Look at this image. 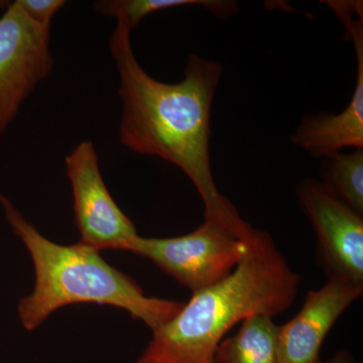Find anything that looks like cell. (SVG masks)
I'll return each mask as SVG.
<instances>
[{"mask_svg": "<svg viewBox=\"0 0 363 363\" xmlns=\"http://www.w3.org/2000/svg\"><path fill=\"white\" fill-rule=\"evenodd\" d=\"M321 175L324 185L363 215V149L324 157Z\"/></svg>", "mask_w": 363, "mask_h": 363, "instance_id": "12", "label": "cell"}, {"mask_svg": "<svg viewBox=\"0 0 363 363\" xmlns=\"http://www.w3.org/2000/svg\"><path fill=\"white\" fill-rule=\"evenodd\" d=\"M4 6L0 16V135L54 67L51 26L35 23L16 1L6 2Z\"/></svg>", "mask_w": 363, "mask_h": 363, "instance_id": "5", "label": "cell"}, {"mask_svg": "<svg viewBox=\"0 0 363 363\" xmlns=\"http://www.w3.org/2000/svg\"><path fill=\"white\" fill-rule=\"evenodd\" d=\"M362 294L363 284L341 279H328L319 290L309 291L297 315L279 326V363L321 362L325 338Z\"/></svg>", "mask_w": 363, "mask_h": 363, "instance_id": "9", "label": "cell"}, {"mask_svg": "<svg viewBox=\"0 0 363 363\" xmlns=\"http://www.w3.org/2000/svg\"><path fill=\"white\" fill-rule=\"evenodd\" d=\"M320 363H357L354 358L350 352L345 350L338 351L333 357L330 359L326 360V362H321Z\"/></svg>", "mask_w": 363, "mask_h": 363, "instance_id": "14", "label": "cell"}, {"mask_svg": "<svg viewBox=\"0 0 363 363\" xmlns=\"http://www.w3.org/2000/svg\"><path fill=\"white\" fill-rule=\"evenodd\" d=\"M279 326L267 315H252L240 330L225 337L215 351L216 363H279Z\"/></svg>", "mask_w": 363, "mask_h": 363, "instance_id": "10", "label": "cell"}, {"mask_svg": "<svg viewBox=\"0 0 363 363\" xmlns=\"http://www.w3.org/2000/svg\"><path fill=\"white\" fill-rule=\"evenodd\" d=\"M130 33L117 21L109 43L121 82V143L138 154L161 157L178 167L197 189L205 220L226 229L238 240H250L255 228L219 192L210 162L211 107L222 66L191 54L183 80L174 84L161 82L138 63Z\"/></svg>", "mask_w": 363, "mask_h": 363, "instance_id": "1", "label": "cell"}, {"mask_svg": "<svg viewBox=\"0 0 363 363\" xmlns=\"http://www.w3.org/2000/svg\"><path fill=\"white\" fill-rule=\"evenodd\" d=\"M26 16L38 25L51 26L52 18L66 2L64 0H16Z\"/></svg>", "mask_w": 363, "mask_h": 363, "instance_id": "13", "label": "cell"}, {"mask_svg": "<svg viewBox=\"0 0 363 363\" xmlns=\"http://www.w3.org/2000/svg\"><path fill=\"white\" fill-rule=\"evenodd\" d=\"M296 195L316 234L318 262L328 279L363 284V215L313 178L301 181Z\"/></svg>", "mask_w": 363, "mask_h": 363, "instance_id": "6", "label": "cell"}, {"mask_svg": "<svg viewBox=\"0 0 363 363\" xmlns=\"http://www.w3.org/2000/svg\"><path fill=\"white\" fill-rule=\"evenodd\" d=\"M80 242L94 250H123L138 235L105 186L94 143L83 140L65 159Z\"/></svg>", "mask_w": 363, "mask_h": 363, "instance_id": "7", "label": "cell"}, {"mask_svg": "<svg viewBox=\"0 0 363 363\" xmlns=\"http://www.w3.org/2000/svg\"><path fill=\"white\" fill-rule=\"evenodd\" d=\"M247 241L238 240L226 229L204 221L193 233L178 238L136 236L123 252L150 260L162 272L192 293L227 278L240 264Z\"/></svg>", "mask_w": 363, "mask_h": 363, "instance_id": "4", "label": "cell"}, {"mask_svg": "<svg viewBox=\"0 0 363 363\" xmlns=\"http://www.w3.org/2000/svg\"><path fill=\"white\" fill-rule=\"evenodd\" d=\"M330 9L354 44L357 76L352 99L342 112L305 116L292 136L294 145L321 159L347 147L363 149V6L359 1H335Z\"/></svg>", "mask_w": 363, "mask_h": 363, "instance_id": "8", "label": "cell"}, {"mask_svg": "<svg viewBox=\"0 0 363 363\" xmlns=\"http://www.w3.org/2000/svg\"><path fill=\"white\" fill-rule=\"evenodd\" d=\"M200 6L217 18L226 20L240 11L238 2L225 0H100L94 2L96 13L116 18L133 30L150 14L172 7Z\"/></svg>", "mask_w": 363, "mask_h": 363, "instance_id": "11", "label": "cell"}, {"mask_svg": "<svg viewBox=\"0 0 363 363\" xmlns=\"http://www.w3.org/2000/svg\"><path fill=\"white\" fill-rule=\"evenodd\" d=\"M0 203L7 223L25 243L35 267L33 293L18 303V316L26 330H35L66 306L97 304L125 310L154 332L183 307L184 303L177 301L147 297L130 277L107 264L94 248L48 240L1 193Z\"/></svg>", "mask_w": 363, "mask_h": 363, "instance_id": "3", "label": "cell"}, {"mask_svg": "<svg viewBox=\"0 0 363 363\" xmlns=\"http://www.w3.org/2000/svg\"><path fill=\"white\" fill-rule=\"evenodd\" d=\"M300 284L272 236L255 229L234 271L193 293L173 319L152 332L135 363H216L215 351L235 325L252 315L283 314Z\"/></svg>", "mask_w": 363, "mask_h": 363, "instance_id": "2", "label": "cell"}]
</instances>
